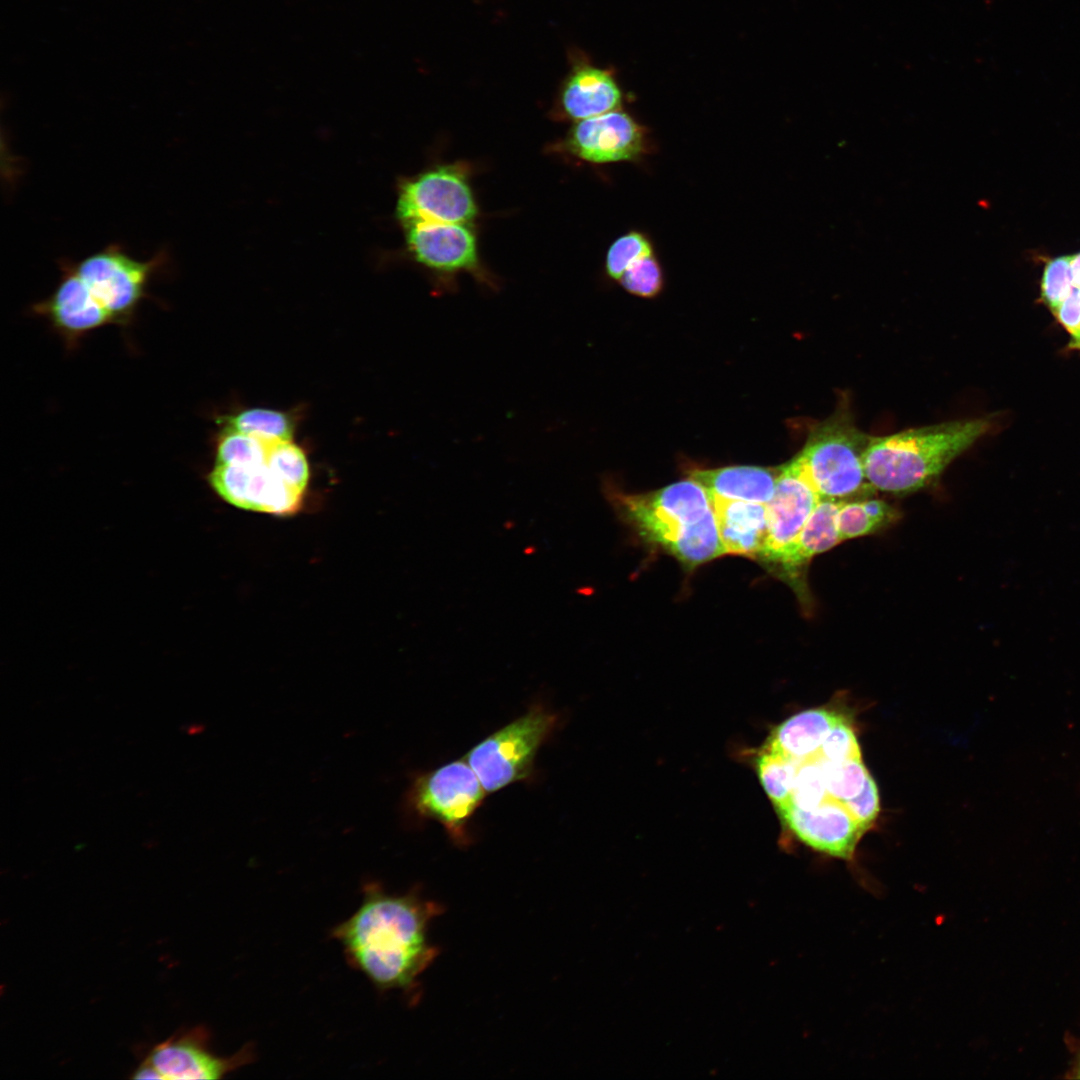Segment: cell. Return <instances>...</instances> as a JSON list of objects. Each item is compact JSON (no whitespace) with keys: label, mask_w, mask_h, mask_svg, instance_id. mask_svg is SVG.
I'll return each instance as SVG.
<instances>
[{"label":"cell","mask_w":1080,"mask_h":1080,"mask_svg":"<svg viewBox=\"0 0 1080 1080\" xmlns=\"http://www.w3.org/2000/svg\"><path fill=\"white\" fill-rule=\"evenodd\" d=\"M439 907L415 892L392 894L377 882L363 886L358 909L331 930L348 964L378 991L410 993L437 950L428 928Z\"/></svg>","instance_id":"cell-1"},{"label":"cell","mask_w":1080,"mask_h":1080,"mask_svg":"<svg viewBox=\"0 0 1080 1080\" xmlns=\"http://www.w3.org/2000/svg\"><path fill=\"white\" fill-rule=\"evenodd\" d=\"M616 512L648 544L694 569L725 553L711 493L693 478L628 494L606 487Z\"/></svg>","instance_id":"cell-2"},{"label":"cell","mask_w":1080,"mask_h":1080,"mask_svg":"<svg viewBox=\"0 0 1080 1080\" xmlns=\"http://www.w3.org/2000/svg\"><path fill=\"white\" fill-rule=\"evenodd\" d=\"M991 418L962 419L872 437L864 471L873 489L908 493L934 481L990 431Z\"/></svg>","instance_id":"cell-3"},{"label":"cell","mask_w":1080,"mask_h":1080,"mask_svg":"<svg viewBox=\"0 0 1080 1080\" xmlns=\"http://www.w3.org/2000/svg\"><path fill=\"white\" fill-rule=\"evenodd\" d=\"M872 437L857 428L847 409H838L814 427L795 458L821 498H848L872 488L864 471Z\"/></svg>","instance_id":"cell-4"},{"label":"cell","mask_w":1080,"mask_h":1080,"mask_svg":"<svg viewBox=\"0 0 1080 1080\" xmlns=\"http://www.w3.org/2000/svg\"><path fill=\"white\" fill-rule=\"evenodd\" d=\"M558 722L556 714L541 705L487 736L475 745L465 760L487 793L527 779L536 754Z\"/></svg>","instance_id":"cell-5"},{"label":"cell","mask_w":1080,"mask_h":1080,"mask_svg":"<svg viewBox=\"0 0 1080 1080\" xmlns=\"http://www.w3.org/2000/svg\"><path fill=\"white\" fill-rule=\"evenodd\" d=\"M485 793L478 776L464 758L415 777L407 802L418 817L438 821L452 839L465 843L467 826Z\"/></svg>","instance_id":"cell-6"},{"label":"cell","mask_w":1080,"mask_h":1080,"mask_svg":"<svg viewBox=\"0 0 1080 1080\" xmlns=\"http://www.w3.org/2000/svg\"><path fill=\"white\" fill-rule=\"evenodd\" d=\"M161 259L162 256H157L149 261H138L119 247L110 246L72 267L108 313L112 325L128 326L146 296L148 282Z\"/></svg>","instance_id":"cell-7"},{"label":"cell","mask_w":1080,"mask_h":1080,"mask_svg":"<svg viewBox=\"0 0 1080 1080\" xmlns=\"http://www.w3.org/2000/svg\"><path fill=\"white\" fill-rule=\"evenodd\" d=\"M207 481L226 503L247 511L292 516L304 503L305 492L281 479L267 459L248 464H216Z\"/></svg>","instance_id":"cell-8"},{"label":"cell","mask_w":1080,"mask_h":1080,"mask_svg":"<svg viewBox=\"0 0 1080 1080\" xmlns=\"http://www.w3.org/2000/svg\"><path fill=\"white\" fill-rule=\"evenodd\" d=\"M403 225L421 222L469 224L476 205L465 176L456 168L440 167L403 185L397 204Z\"/></svg>","instance_id":"cell-9"},{"label":"cell","mask_w":1080,"mask_h":1080,"mask_svg":"<svg viewBox=\"0 0 1080 1080\" xmlns=\"http://www.w3.org/2000/svg\"><path fill=\"white\" fill-rule=\"evenodd\" d=\"M821 499L796 458L781 466L766 504L768 530L758 560L771 569L795 542Z\"/></svg>","instance_id":"cell-10"},{"label":"cell","mask_w":1080,"mask_h":1080,"mask_svg":"<svg viewBox=\"0 0 1080 1080\" xmlns=\"http://www.w3.org/2000/svg\"><path fill=\"white\" fill-rule=\"evenodd\" d=\"M208 1031L196 1027L177 1033L156 1045L148 1054L163 1079H220L252 1063L255 1048L247 1043L228 1057L214 1054L209 1046Z\"/></svg>","instance_id":"cell-11"},{"label":"cell","mask_w":1080,"mask_h":1080,"mask_svg":"<svg viewBox=\"0 0 1080 1080\" xmlns=\"http://www.w3.org/2000/svg\"><path fill=\"white\" fill-rule=\"evenodd\" d=\"M647 146L646 129L618 110L580 120L568 138L569 149L593 163L635 161Z\"/></svg>","instance_id":"cell-12"},{"label":"cell","mask_w":1080,"mask_h":1080,"mask_svg":"<svg viewBox=\"0 0 1080 1080\" xmlns=\"http://www.w3.org/2000/svg\"><path fill=\"white\" fill-rule=\"evenodd\" d=\"M803 844L829 857L852 861L865 830L844 804L826 800L809 810H788L778 815Z\"/></svg>","instance_id":"cell-13"},{"label":"cell","mask_w":1080,"mask_h":1080,"mask_svg":"<svg viewBox=\"0 0 1080 1080\" xmlns=\"http://www.w3.org/2000/svg\"><path fill=\"white\" fill-rule=\"evenodd\" d=\"M33 312L46 318L70 346L88 333L112 325L110 316L91 295L72 265H64L57 288L49 297L36 303Z\"/></svg>","instance_id":"cell-14"},{"label":"cell","mask_w":1080,"mask_h":1080,"mask_svg":"<svg viewBox=\"0 0 1080 1080\" xmlns=\"http://www.w3.org/2000/svg\"><path fill=\"white\" fill-rule=\"evenodd\" d=\"M460 223L421 222L405 226L410 251L420 263L441 272L477 266L476 240Z\"/></svg>","instance_id":"cell-15"},{"label":"cell","mask_w":1080,"mask_h":1080,"mask_svg":"<svg viewBox=\"0 0 1080 1080\" xmlns=\"http://www.w3.org/2000/svg\"><path fill=\"white\" fill-rule=\"evenodd\" d=\"M725 553L758 560L768 530L766 504L712 495Z\"/></svg>","instance_id":"cell-16"},{"label":"cell","mask_w":1080,"mask_h":1080,"mask_svg":"<svg viewBox=\"0 0 1080 1080\" xmlns=\"http://www.w3.org/2000/svg\"><path fill=\"white\" fill-rule=\"evenodd\" d=\"M841 502L842 500L821 499L795 542L771 570L801 588V571L808 562L840 543L836 517Z\"/></svg>","instance_id":"cell-17"},{"label":"cell","mask_w":1080,"mask_h":1080,"mask_svg":"<svg viewBox=\"0 0 1080 1080\" xmlns=\"http://www.w3.org/2000/svg\"><path fill=\"white\" fill-rule=\"evenodd\" d=\"M561 103L568 116L582 120L617 110L622 92L609 71L581 64L565 81Z\"/></svg>","instance_id":"cell-18"},{"label":"cell","mask_w":1080,"mask_h":1080,"mask_svg":"<svg viewBox=\"0 0 1080 1080\" xmlns=\"http://www.w3.org/2000/svg\"><path fill=\"white\" fill-rule=\"evenodd\" d=\"M779 468L730 466L694 470L690 478L702 484L713 496L767 504L774 493Z\"/></svg>","instance_id":"cell-19"},{"label":"cell","mask_w":1080,"mask_h":1080,"mask_svg":"<svg viewBox=\"0 0 1080 1080\" xmlns=\"http://www.w3.org/2000/svg\"><path fill=\"white\" fill-rule=\"evenodd\" d=\"M845 716L826 707L797 713L776 726L766 742L792 756L813 754L831 728Z\"/></svg>","instance_id":"cell-20"},{"label":"cell","mask_w":1080,"mask_h":1080,"mask_svg":"<svg viewBox=\"0 0 1080 1080\" xmlns=\"http://www.w3.org/2000/svg\"><path fill=\"white\" fill-rule=\"evenodd\" d=\"M222 427L267 439L292 440L294 426L283 412L251 408L221 418Z\"/></svg>","instance_id":"cell-21"},{"label":"cell","mask_w":1080,"mask_h":1080,"mask_svg":"<svg viewBox=\"0 0 1080 1080\" xmlns=\"http://www.w3.org/2000/svg\"><path fill=\"white\" fill-rule=\"evenodd\" d=\"M820 757L826 790L830 799L844 804L863 789L870 773L865 767L862 757L845 761L829 760L823 757L821 753Z\"/></svg>","instance_id":"cell-22"},{"label":"cell","mask_w":1080,"mask_h":1080,"mask_svg":"<svg viewBox=\"0 0 1080 1080\" xmlns=\"http://www.w3.org/2000/svg\"><path fill=\"white\" fill-rule=\"evenodd\" d=\"M267 463L285 482L306 492L310 480L309 463L304 451L293 440H274Z\"/></svg>","instance_id":"cell-23"},{"label":"cell","mask_w":1080,"mask_h":1080,"mask_svg":"<svg viewBox=\"0 0 1080 1080\" xmlns=\"http://www.w3.org/2000/svg\"><path fill=\"white\" fill-rule=\"evenodd\" d=\"M1073 255H1062L1049 260L1041 278V300L1054 313L1072 292Z\"/></svg>","instance_id":"cell-24"},{"label":"cell","mask_w":1080,"mask_h":1080,"mask_svg":"<svg viewBox=\"0 0 1080 1080\" xmlns=\"http://www.w3.org/2000/svg\"><path fill=\"white\" fill-rule=\"evenodd\" d=\"M650 254H653V249L648 238L641 232H628L610 246L606 271L611 278L619 280L630 265Z\"/></svg>","instance_id":"cell-25"},{"label":"cell","mask_w":1080,"mask_h":1080,"mask_svg":"<svg viewBox=\"0 0 1080 1080\" xmlns=\"http://www.w3.org/2000/svg\"><path fill=\"white\" fill-rule=\"evenodd\" d=\"M619 280L628 292L641 297H653L663 287L662 269L654 254L635 261Z\"/></svg>","instance_id":"cell-26"},{"label":"cell","mask_w":1080,"mask_h":1080,"mask_svg":"<svg viewBox=\"0 0 1080 1080\" xmlns=\"http://www.w3.org/2000/svg\"><path fill=\"white\" fill-rule=\"evenodd\" d=\"M818 750L823 757L834 761L862 757L855 729L846 717L831 728Z\"/></svg>","instance_id":"cell-27"},{"label":"cell","mask_w":1080,"mask_h":1080,"mask_svg":"<svg viewBox=\"0 0 1080 1080\" xmlns=\"http://www.w3.org/2000/svg\"><path fill=\"white\" fill-rule=\"evenodd\" d=\"M836 525L840 542L870 534L881 527L866 513L862 501H842L837 512Z\"/></svg>","instance_id":"cell-28"},{"label":"cell","mask_w":1080,"mask_h":1080,"mask_svg":"<svg viewBox=\"0 0 1080 1080\" xmlns=\"http://www.w3.org/2000/svg\"><path fill=\"white\" fill-rule=\"evenodd\" d=\"M880 799L877 785L870 775L863 789L844 803L849 813L867 831L872 827L880 811Z\"/></svg>","instance_id":"cell-29"},{"label":"cell","mask_w":1080,"mask_h":1080,"mask_svg":"<svg viewBox=\"0 0 1080 1080\" xmlns=\"http://www.w3.org/2000/svg\"><path fill=\"white\" fill-rule=\"evenodd\" d=\"M1053 314L1070 334L1080 330V290L1074 287Z\"/></svg>","instance_id":"cell-30"},{"label":"cell","mask_w":1080,"mask_h":1080,"mask_svg":"<svg viewBox=\"0 0 1080 1080\" xmlns=\"http://www.w3.org/2000/svg\"><path fill=\"white\" fill-rule=\"evenodd\" d=\"M133 1079H163L153 1064L146 1059L139 1065L131 1076Z\"/></svg>","instance_id":"cell-31"},{"label":"cell","mask_w":1080,"mask_h":1080,"mask_svg":"<svg viewBox=\"0 0 1080 1080\" xmlns=\"http://www.w3.org/2000/svg\"><path fill=\"white\" fill-rule=\"evenodd\" d=\"M1072 275L1074 287L1080 289V252L1073 255L1072 263Z\"/></svg>","instance_id":"cell-32"},{"label":"cell","mask_w":1080,"mask_h":1080,"mask_svg":"<svg viewBox=\"0 0 1080 1080\" xmlns=\"http://www.w3.org/2000/svg\"><path fill=\"white\" fill-rule=\"evenodd\" d=\"M1070 335L1071 338L1068 343V348L1072 350H1080V330Z\"/></svg>","instance_id":"cell-33"},{"label":"cell","mask_w":1080,"mask_h":1080,"mask_svg":"<svg viewBox=\"0 0 1080 1080\" xmlns=\"http://www.w3.org/2000/svg\"><path fill=\"white\" fill-rule=\"evenodd\" d=\"M1073 1072H1074V1077L1075 1078H1080V1056L1078 1058V1061L1076 1063V1066H1075Z\"/></svg>","instance_id":"cell-34"},{"label":"cell","mask_w":1080,"mask_h":1080,"mask_svg":"<svg viewBox=\"0 0 1080 1080\" xmlns=\"http://www.w3.org/2000/svg\"><path fill=\"white\" fill-rule=\"evenodd\" d=\"M1080 290V289H1079Z\"/></svg>","instance_id":"cell-35"}]
</instances>
